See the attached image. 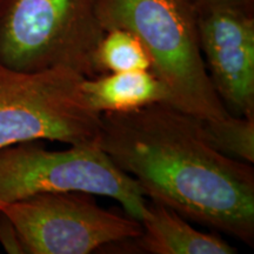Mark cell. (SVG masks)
Returning a JSON list of instances; mask_svg holds the SVG:
<instances>
[{"instance_id":"6da1fadb","label":"cell","mask_w":254,"mask_h":254,"mask_svg":"<svg viewBox=\"0 0 254 254\" xmlns=\"http://www.w3.org/2000/svg\"><path fill=\"white\" fill-rule=\"evenodd\" d=\"M98 146L146 198L253 247V165L212 147L199 118L165 103L106 112Z\"/></svg>"},{"instance_id":"7a4b0ae2","label":"cell","mask_w":254,"mask_h":254,"mask_svg":"<svg viewBox=\"0 0 254 254\" xmlns=\"http://www.w3.org/2000/svg\"><path fill=\"white\" fill-rule=\"evenodd\" d=\"M95 12L105 32L123 28L138 37L168 105L199 119L230 114L208 77L190 0H95Z\"/></svg>"},{"instance_id":"3957f363","label":"cell","mask_w":254,"mask_h":254,"mask_svg":"<svg viewBox=\"0 0 254 254\" xmlns=\"http://www.w3.org/2000/svg\"><path fill=\"white\" fill-rule=\"evenodd\" d=\"M104 33L95 0H0V66L12 71L60 67L97 77Z\"/></svg>"},{"instance_id":"277c9868","label":"cell","mask_w":254,"mask_h":254,"mask_svg":"<svg viewBox=\"0 0 254 254\" xmlns=\"http://www.w3.org/2000/svg\"><path fill=\"white\" fill-rule=\"evenodd\" d=\"M71 190L116 200L138 221L146 211L147 198L139 184L98 144L53 151L43 140H33L0 148V201Z\"/></svg>"},{"instance_id":"5b68a950","label":"cell","mask_w":254,"mask_h":254,"mask_svg":"<svg viewBox=\"0 0 254 254\" xmlns=\"http://www.w3.org/2000/svg\"><path fill=\"white\" fill-rule=\"evenodd\" d=\"M84 79L67 68L18 72L0 66V148L33 140L98 144L101 114L85 98Z\"/></svg>"},{"instance_id":"8992f818","label":"cell","mask_w":254,"mask_h":254,"mask_svg":"<svg viewBox=\"0 0 254 254\" xmlns=\"http://www.w3.org/2000/svg\"><path fill=\"white\" fill-rule=\"evenodd\" d=\"M0 212L14 225L24 254H88L142 233L140 221L103 208L85 192L0 201Z\"/></svg>"},{"instance_id":"52a82bcc","label":"cell","mask_w":254,"mask_h":254,"mask_svg":"<svg viewBox=\"0 0 254 254\" xmlns=\"http://www.w3.org/2000/svg\"><path fill=\"white\" fill-rule=\"evenodd\" d=\"M200 49L214 91L227 112L254 116V12L196 11Z\"/></svg>"},{"instance_id":"ba28073f","label":"cell","mask_w":254,"mask_h":254,"mask_svg":"<svg viewBox=\"0 0 254 254\" xmlns=\"http://www.w3.org/2000/svg\"><path fill=\"white\" fill-rule=\"evenodd\" d=\"M142 233L120 241L123 249L147 254H234L237 247L212 233L195 230L185 218L148 199L140 220Z\"/></svg>"},{"instance_id":"9c48e42d","label":"cell","mask_w":254,"mask_h":254,"mask_svg":"<svg viewBox=\"0 0 254 254\" xmlns=\"http://www.w3.org/2000/svg\"><path fill=\"white\" fill-rule=\"evenodd\" d=\"M82 92L94 111L127 112L151 104H168L167 90L150 69L104 73L85 78Z\"/></svg>"},{"instance_id":"30bf717a","label":"cell","mask_w":254,"mask_h":254,"mask_svg":"<svg viewBox=\"0 0 254 254\" xmlns=\"http://www.w3.org/2000/svg\"><path fill=\"white\" fill-rule=\"evenodd\" d=\"M98 74L151 69V58L142 43L132 32L113 28L104 33L95 50Z\"/></svg>"},{"instance_id":"8fae6325","label":"cell","mask_w":254,"mask_h":254,"mask_svg":"<svg viewBox=\"0 0 254 254\" xmlns=\"http://www.w3.org/2000/svg\"><path fill=\"white\" fill-rule=\"evenodd\" d=\"M204 138L227 157L254 164V116L200 119Z\"/></svg>"},{"instance_id":"7c38bea8","label":"cell","mask_w":254,"mask_h":254,"mask_svg":"<svg viewBox=\"0 0 254 254\" xmlns=\"http://www.w3.org/2000/svg\"><path fill=\"white\" fill-rule=\"evenodd\" d=\"M0 245L6 253L24 254L23 245L14 225L1 212H0Z\"/></svg>"},{"instance_id":"4fadbf2b","label":"cell","mask_w":254,"mask_h":254,"mask_svg":"<svg viewBox=\"0 0 254 254\" xmlns=\"http://www.w3.org/2000/svg\"><path fill=\"white\" fill-rule=\"evenodd\" d=\"M195 11L215 7H231L254 12V0H190Z\"/></svg>"}]
</instances>
